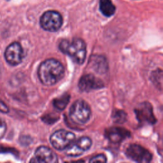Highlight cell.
Listing matches in <instances>:
<instances>
[{
    "mask_svg": "<svg viewBox=\"0 0 163 163\" xmlns=\"http://www.w3.org/2000/svg\"><path fill=\"white\" fill-rule=\"evenodd\" d=\"M64 75V68L55 59H47L38 68V78L43 85L51 86L57 83Z\"/></svg>",
    "mask_w": 163,
    "mask_h": 163,
    "instance_id": "1",
    "label": "cell"
},
{
    "mask_svg": "<svg viewBox=\"0 0 163 163\" xmlns=\"http://www.w3.org/2000/svg\"><path fill=\"white\" fill-rule=\"evenodd\" d=\"M59 49L68 56L73 62L82 64L84 63L86 57V45L80 38H73L71 41L64 40L59 44Z\"/></svg>",
    "mask_w": 163,
    "mask_h": 163,
    "instance_id": "2",
    "label": "cell"
},
{
    "mask_svg": "<svg viewBox=\"0 0 163 163\" xmlns=\"http://www.w3.org/2000/svg\"><path fill=\"white\" fill-rule=\"evenodd\" d=\"M91 110L89 105L83 99L74 102L70 110L71 120L77 124H84L91 118Z\"/></svg>",
    "mask_w": 163,
    "mask_h": 163,
    "instance_id": "3",
    "label": "cell"
},
{
    "mask_svg": "<svg viewBox=\"0 0 163 163\" xmlns=\"http://www.w3.org/2000/svg\"><path fill=\"white\" fill-rule=\"evenodd\" d=\"M40 26L47 31L56 32L63 25V17L61 13L55 10L47 11L40 17Z\"/></svg>",
    "mask_w": 163,
    "mask_h": 163,
    "instance_id": "4",
    "label": "cell"
},
{
    "mask_svg": "<svg viewBox=\"0 0 163 163\" xmlns=\"http://www.w3.org/2000/svg\"><path fill=\"white\" fill-rule=\"evenodd\" d=\"M52 145L58 151H63L75 140V136L70 131L61 130L54 133L50 137Z\"/></svg>",
    "mask_w": 163,
    "mask_h": 163,
    "instance_id": "5",
    "label": "cell"
},
{
    "mask_svg": "<svg viewBox=\"0 0 163 163\" xmlns=\"http://www.w3.org/2000/svg\"><path fill=\"white\" fill-rule=\"evenodd\" d=\"M128 158L137 162H149L152 161V155L148 150L137 144L129 145L126 150Z\"/></svg>",
    "mask_w": 163,
    "mask_h": 163,
    "instance_id": "6",
    "label": "cell"
},
{
    "mask_svg": "<svg viewBox=\"0 0 163 163\" xmlns=\"http://www.w3.org/2000/svg\"><path fill=\"white\" fill-rule=\"evenodd\" d=\"M74 141L66 148V154L70 157H78L89 150L92 145L91 140L86 137H81Z\"/></svg>",
    "mask_w": 163,
    "mask_h": 163,
    "instance_id": "7",
    "label": "cell"
},
{
    "mask_svg": "<svg viewBox=\"0 0 163 163\" xmlns=\"http://www.w3.org/2000/svg\"><path fill=\"white\" fill-rule=\"evenodd\" d=\"M23 49L18 42L11 43L5 52V57L7 63L12 66H17L22 62L23 59Z\"/></svg>",
    "mask_w": 163,
    "mask_h": 163,
    "instance_id": "8",
    "label": "cell"
},
{
    "mask_svg": "<svg viewBox=\"0 0 163 163\" xmlns=\"http://www.w3.org/2000/svg\"><path fill=\"white\" fill-rule=\"evenodd\" d=\"M135 113L137 119L142 124H153L156 122L152 106L148 102H144L139 105L135 109Z\"/></svg>",
    "mask_w": 163,
    "mask_h": 163,
    "instance_id": "9",
    "label": "cell"
},
{
    "mask_svg": "<svg viewBox=\"0 0 163 163\" xmlns=\"http://www.w3.org/2000/svg\"><path fill=\"white\" fill-rule=\"evenodd\" d=\"M103 87L104 84L102 80L92 74L85 75L82 77L78 83L80 90L84 92H90Z\"/></svg>",
    "mask_w": 163,
    "mask_h": 163,
    "instance_id": "10",
    "label": "cell"
},
{
    "mask_svg": "<svg viewBox=\"0 0 163 163\" xmlns=\"http://www.w3.org/2000/svg\"><path fill=\"white\" fill-rule=\"evenodd\" d=\"M31 162L55 163L57 162V157L49 147L41 146L36 150L35 158L31 160Z\"/></svg>",
    "mask_w": 163,
    "mask_h": 163,
    "instance_id": "11",
    "label": "cell"
},
{
    "mask_svg": "<svg viewBox=\"0 0 163 163\" xmlns=\"http://www.w3.org/2000/svg\"><path fill=\"white\" fill-rule=\"evenodd\" d=\"M106 134L108 139L111 141L113 143H119L127 138L130 135V133L125 129L113 127L108 130Z\"/></svg>",
    "mask_w": 163,
    "mask_h": 163,
    "instance_id": "12",
    "label": "cell"
},
{
    "mask_svg": "<svg viewBox=\"0 0 163 163\" xmlns=\"http://www.w3.org/2000/svg\"><path fill=\"white\" fill-rule=\"evenodd\" d=\"M99 7L102 14L107 17L112 16L116 11V7L111 0H99Z\"/></svg>",
    "mask_w": 163,
    "mask_h": 163,
    "instance_id": "13",
    "label": "cell"
},
{
    "mask_svg": "<svg viewBox=\"0 0 163 163\" xmlns=\"http://www.w3.org/2000/svg\"><path fill=\"white\" fill-rule=\"evenodd\" d=\"M92 68L99 73H104L106 71L108 64L103 57L96 56L92 59Z\"/></svg>",
    "mask_w": 163,
    "mask_h": 163,
    "instance_id": "14",
    "label": "cell"
},
{
    "mask_svg": "<svg viewBox=\"0 0 163 163\" xmlns=\"http://www.w3.org/2000/svg\"><path fill=\"white\" fill-rule=\"evenodd\" d=\"M70 98V95L68 94H65L63 96H61L60 98L54 100V105L59 110H63L67 106L68 103Z\"/></svg>",
    "mask_w": 163,
    "mask_h": 163,
    "instance_id": "15",
    "label": "cell"
},
{
    "mask_svg": "<svg viewBox=\"0 0 163 163\" xmlns=\"http://www.w3.org/2000/svg\"><path fill=\"white\" fill-rule=\"evenodd\" d=\"M151 80L152 83L157 87L161 89L162 87V73L161 70H157L152 72L151 75Z\"/></svg>",
    "mask_w": 163,
    "mask_h": 163,
    "instance_id": "16",
    "label": "cell"
},
{
    "mask_svg": "<svg viewBox=\"0 0 163 163\" xmlns=\"http://www.w3.org/2000/svg\"><path fill=\"white\" fill-rule=\"evenodd\" d=\"M127 114L122 110H116L113 112L112 115L113 120L117 123H124L126 120Z\"/></svg>",
    "mask_w": 163,
    "mask_h": 163,
    "instance_id": "17",
    "label": "cell"
},
{
    "mask_svg": "<svg viewBox=\"0 0 163 163\" xmlns=\"http://www.w3.org/2000/svg\"><path fill=\"white\" fill-rule=\"evenodd\" d=\"M106 158L104 154H99L95 157L92 158L89 162H106Z\"/></svg>",
    "mask_w": 163,
    "mask_h": 163,
    "instance_id": "18",
    "label": "cell"
},
{
    "mask_svg": "<svg viewBox=\"0 0 163 163\" xmlns=\"http://www.w3.org/2000/svg\"><path fill=\"white\" fill-rule=\"evenodd\" d=\"M9 111V107L4 102L0 99V112L2 113H8Z\"/></svg>",
    "mask_w": 163,
    "mask_h": 163,
    "instance_id": "19",
    "label": "cell"
},
{
    "mask_svg": "<svg viewBox=\"0 0 163 163\" xmlns=\"http://www.w3.org/2000/svg\"><path fill=\"white\" fill-rule=\"evenodd\" d=\"M0 76H1V72H0Z\"/></svg>",
    "mask_w": 163,
    "mask_h": 163,
    "instance_id": "20",
    "label": "cell"
},
{
    "mask_svg": "<svg viewBox=\"0 0 163 163\" xmlns=\"http://www.w3.org/2000/svg\"><path fill=\"white\" fill-rule=\"evenodd\" d=\"M7 1H9V0H7Z\"/></svg>",
    "mask_w": 163,
    "mask_h": 163,
    "instance_id": "21",
    "label": "cell"
}]
</instances>
